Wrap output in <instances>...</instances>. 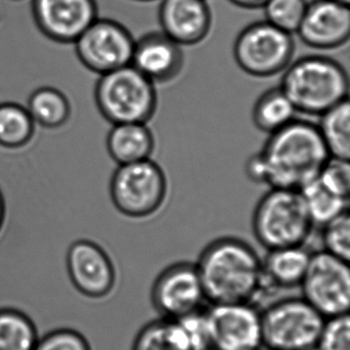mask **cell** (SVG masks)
Returning <instances> with one entry per match:
<instances>
[{
    "label": "cell",
    "instance_id": "1",
    "mask_svg": "<svg viewBox=\"0 0 350 350\" xmlns=\"http://www.w3.org/2000/svg\"><path fill=\"white\" fill-rule=\"evenodd\" d=\"M196 265L212 305L252 303L266 288L261 258L237 237H220L208 243Z\"/></svg>",
    "mask_w": 350,
    "mask_h": 350
},
{
    "label": "cell",
    "instance_id": "2",
    "mask_svg": "<svg viewBox=\"0 0 350 350\" xmlns=\"http://www.w3.org/2000/svg\"><path fill=\"white\" fill-rule=\"evenodd\" d=\"M260 157L270 188L299 190L321 173L331 157L317 124L295 118L270 134Z\"/></svg>",
    "mask_w": 350,
    "mask_h": 350
},
{
    "label": "cell",
    "instance_id": "3",
    "mask_svg": "<svg viewBox=\"0 0 350 350\" xmlns=\"http://www.w3.org/2000/svg\"><path fill=\"white\" fill-rule=\"evenodd\" d=\"M280 89L297 112L321 116L348 99L349 81L341 64L325 56H306L286 68Z\"/></svg>",
    "mask_w": 350,
    "mask_h": 350
},
{
    "label": "cell",
    "instance_id": "4",
    "mask_svg": "<svg viewBox=\"0 0 350 350\" xmlns=\"http://www.w3.org/2000/svg\"><path fill=\"white\" fill-rule=\"evenodd\" d=\"M252 227L260 245L271 251L304 245L314 226L298 190L270 188L256 206Z\"/></svg>",
    "mask_w": 350,
    "mask_h": 350
},
{
    "label": "cell",
    "instance_id": "5",
    "mask_svg": "<svg viewBox=\"0 0 350 350\" xmlns=\"http://www.w3.org/2000/svg\"><path fill=\"white\" fill-rule=\"evenodd\" d=\"M95 101L102 116L112 124H147L157 107L155 83L132 65L100 75Z\"/></svg>",
    "mask_w": 350,
    "mask_h": 350
},
{
    "label": "cell",
    "instance_id": "6",
    "mask_svg": "<svg viewBox=\"0 0 350 350\" xmlns=\"http://www.w3.org/2000/svg\"><path fill=\"white\" fill-rule=\"evenodd\" d=\"M325 321L302 297L276 301L261 312L262 345L268 350H315Z\"/></svg>",
    "mask_w": 350,
    "mask_h": 350
},
{
    "label": "cell",
    "instance_id": "7",
    "mask_svg": "<svg viewBox=\"0 0 350 350\" xmlns=\"http://www.w3.org/2000/svg\"><path fill=\"white\" fill-rule=\"evenodd\" d=\"M110 198L116 210L133 219L147 218L163 206L167 181L152 159L118 165L110 181Z\"/></svg>",
    "mask_w": 350,
    "mask_h": 350
},
{
    "label": "cell",
    "instance_id": "8",
    "mask_svg": "<svg viewBox=\"0 0 350 350\" xmlns=\"http://www.w3.org/2000/svg\"><path fill=\"white\" fill-rule=\"evenodd\" d=\"M295 52L292 34L267 21L255 22L241 30L233 46L235 62L243 72L270 77L286 70Z\"/></svg>",
    "mask_w": 350,
    "mask_h": 350
},
{
    "label": "cell",
    "instance_id": "9",
    "mask_svg": "<svg viewBox=\"0 0 350 350\" xmlns=\"http://www.w3.org/2000/svg\"><path fill=\"white\" fill-rule=\"evenodd\" d=\"M300 288L302 298L325 319L347 314L350 305L348 262L323 250L311 254Z\"/></svg>",
    "mask_w": 350,
    "mask_h": 350
},
{
    "label": "cell",
    "instance_id": "10",
    "mask_svg": "<svg viewBox=\"0 0 350 350\" xmlns=\"http://www.w3.org/2000/svg\"><path fill=\"white\" fill-rule=\"evenodd\" d=\"M135 42L122 24L98 18L75 42V53L85 68L103 75L131 65Z\"/></svg>",
    "mask_w": 350,
    "mask_h": 350
},
{
    "label": "cell",
    "instance_id": "11",
    "mask_svg": "<svg viewBox=\"0 0 350 350\" xmlns=\"http://www.w3.org/2000/svg\"><path fill=\"white\" fill-rule=\"evenodd\" d=\"M196 263L177 262L163 269L151 288V302L163 319L179 321L202 311L206 302Z\"/></svg>",
    "mask_w": 350,
    "mask_h": 350
},
{
    "label": "cell",
    "instance_id": "12",
    "mask_svg": "<svg viewBox=\"0 0 350 350\" xmlns=\"http://www.w3.org/2000/svg\"><path fill=\"white\" fill-rule=\"evenodd\" d=\"M204 315L211 350L261 347V312L252 303L212 305Z\"/></svg>",
    "mask_w": 350,
    "mask_h": 350
},
{
    "label": "cell",
    "instance_id": "13",
    "mask_svg": "<svg viewBox=\"0 0 350 350\" xmlns=\"http://www.w3.org/2000/svg\"><path fill=\"white\" fill-rule=\"evenodd\" d=\"M34 23L49 40L75 44L98 19L96 0H31Z\"/></svg>",
    "mask_w": 350,
    "mask_h": 350
},
{
    "label": "cell",
    "instance_id": "14",
    "mask_svg": "<svg viewBox=\"0 0 350 350\" xmlns=\"http://www.w3.org/2000/svg\"><path fill=\"white\" fill-rule=\"evenodd\" d=\"M66 266L73 286L87 298H105L116 288V269L113 261L95 241H75L67 252Z\"/></svg>",
    "mask_w": 350,
    "mask_h": 350
},
{
    "label": "cell",
    "instance_id": "15",
    "mask_svg": "<svg viewBox=\"0 0 350 350\" xmlns=\"http://www.w3.org/2000/svg\"><path fill=\"white\" fill-rule=\"evenodd\" d=\"M296 33L317 50H333L343 46L350 36L349 5L336 0H313L308 3Z\"/></svg>",
    "mask_w": 350,
    "mask_h": 350
},
{
    "label": "cell",
    "instance_id": "16",
    "mask_svg": "<svg viewBox=\"0 0 350 350\" xmlns=\"http://www.w3.org/2000/svg\"><path fill=\"white\" fill-rule=\"evenodd\" d=\"M161 31L179 46L200 44L210 33L212 13L206 0H161Z\"/></svg>",
    "mask_w": 350,
    "mask_h": 350
},
{
    "label": "cell",
    "instance_id": "17",
    "mask_svg": "<svg viewBox=\"0 0 350 350\" xmlns=\"http://www.w3.org/2000/svg\"><path fill=\"white\" fill-rule=\"evenodd\" d=\"M131 65L152 83H169L183 69V51L163 32H149L135 42Z\"/></svg>",
    "mask_w": 350,
    "mask_h": 350
},
{
    "label": "cell",
    "instance_id": "18",
    "mask_svg": "<svg viewBox=\"0 0 350 350\" xmlns=\"http://www.w3.org/2000/svg\"><path fill=\"white\" fill-rule=\"evenodd\" d=\"M154 147V136L143 122L113 124L107 137L108 153L118 165L150 159Z\"/></svg>",
    "mask_w": 350,
    "mask_h": 350
},
{
    "label": "cell",
    "instance_id": "19",
    "mask_svg": "<svg viewBox=\"0 0 350 350\" xmlns=\"http://www.w3.org/2000/svg\"><path fill=\"white\" fill-rule=\"evenodd\" d=\"M311 253L303 245L268 251L262 260L266 288H295L300 286Z\"/></svg>",
    "mask_w": 350,
    "mask_h": 350
},
{
    "label": "cell",
    "instance_id": "20",
    "mask_svg": "<svg viewBox=\"0 0 350 350\" xmlns=\"http://www.w3.org/2000/svg\"><path fill=\"white\" fill-rule=\"evenodd\" d=\"M132 350H194L179 321L155 319L146 323L135 338Z\"/></svg>",
    "mask_w": 350,
    "mask_h": 350
},
{
    "label": "cell",
    "instance_id": "21",
    "mask_svg": "<svg viewBox=\"0 0 350 350\" xmlns=\"http://www.w3.org/2000/svg\"><path fill=\"white\" fill-rule=\"evenodd\" d=\"M319 134L331 159L349 161L350 157V104L341 102L321 116Z\"/></svg>",
    "mask_w": 350,
    "mask_h": 350
},
{
    "label": "cell",
    "instance_id": "22",
    "mask_svg": "<svg viewBox=\"0 0 350 350\" xmlns=\"http://www.w3.org/2000/svg\"><path fill=\"white\" fill-rule=\"evenodd\" d=\"M296 113V108L278 87L268 90L258 98L252 118L258 130L270 135L292 122Z\"/></svg>",
    "mask_w": 350,
    "mask_h": 350
},
{
    "label": "cell",
    "instance_id": "23",
    "mask_svg": "<svg viewBox=\"0 0 350 350\" xmlns=\"http://www.w3.org/2000/svg\"><path fill=\"white\" fill-rule=\"evenodd\" d=\"M26 108L36 124L50 130L64 126L71 116L70 102L60 90L53 87L36 90Z\"/></svg>",
    "mask_w": 350,
    "mask_h": 350
},
{
    "label": "cell",
    "instance_id": "24",
    "mask_svg": "<svg viewBox=\"0 0 350 350\" xmlns=\"http://www.w3.org/2000/svg\"><path fill=\"white\" fill-rule=\"evenodd\" d=\"M298 191L302 196L313 226L323 227L348 211L349 198L336 193L323 185L317 177Z\"/></svg>",
    "mask_w": 350,
    "mask_h": 350
},
{
    "label": "cell",
    "instance_id": "25",
    "mask_svg": "<svg viewBox=\"0 0 350 350\" xmlns=\"http://www.w3.org/2000/svg\"><path fill=\"white\" fill-rule=\"evenodd\" d=\"M38 339V327L25 312L0 308V350H33Z\"/></svg>",
    "mask_w": 350,
    "mask_h": 350
},
{
    "label": "cell",
    "instance_id": "26",
    "mask_svg": "<svg viewBox=\"0 0 350 350\" xmlns=\"http://www.w3.org/2000/svg\"><path fill=\"white\" fill-rule=\"evenodd\" d=\"M36 122L27 108L13 102L0 103V146L19 149L32 140Z\"/></svg>",
    "mask_w": 350,
    "mask_h": 350
},
{
    "label": "cell",
    "instance_id": "27",
    "mask_svg": "<svg viewBox=\"0 0 350 350\" xmlns=\"http://www.w3.org/2000/svg\"><path fill=\"white\" fill-rule=\"evenodd\" d=\"M307 5L306 0H268L263 7L265 21L282 31L294 33L302 22Z\"/></svg>",
    "mask_w": 350,
    "mask_h": 350
},
{
    "label": "cell",
    "instance_id": "28",
    "mask_svg": "<svg viewBox=\"0 0 350 350\" xmlns=\"http://www.w3.org/2000/svg\"><path fill=\"white\" fill-rule=\"evenodd\" d=\"M323 251L349 262L350 218L349 212L343 213L323 227Z\"/></svg>",
    "mask_w": 350,
    "mask_h": 350
},
{
    "label": "cell",
    "instance_id": "29",
    "mask_svg": "<svg viewBox=\"0 0 350 350\" xmlns=\"http://www.w3.org/2000/svg\"><path fill=\"white\" fill-rule=\"evenodd\" d=\"M315 350H350L349 314L325 319Z\"/></svg>",
    "mask_w": 350,
    "mask_h": 350
},
{
    "label": "cell",
    "instance_id": "30",
    "mask_svg": "<svg viewBox=\"0 0 350 350\" xmlns=\"http://www.w3.org/2000/svg\"><path fill=\"white\" fill-rule=\"evenodd\" d=\"M33 350H92V347L81 332L59 327L40 338Z\"/></svg>",
    "mask_w": 350,
    "mask_h": 350
},
{
    "label": "cell",
    "instance_id": "31",
    "mask_svg": "<svg viewBox=\"0 0 350 350\" xmlns=\"http://www.w3.org/2000/svg\"><path fill=\"white\" fill-rule=\"evenodd\" d=\"M319 181L333 190L339 196L349 198L350 192V167L349 161L329 159L321 173L317 176Z\"/></svg>",
    "mask_w": 350,
    "mask_h": 350
},
{
    "label": "cell",
    "instance_id": "32",
    "mask_svg": "<svg viewBox=\"0 0 350 350\" xmlns=\"http://www.w3.org/2000/svg\"><path fill=\"white\" fill-rule=\"evenodd\" d=\"M245 173L255 183L265 184V170L259 152L250 157L245 165Z\"/></svg>",
    "mask_w": 350,
    "mask_h": 350
},
{
    "label": "cell",
    "instance_id": "33",
    "mask_svg": "<svg viewBox=\"0 0 350 350\" xmlns=\"http://www.w3.org/2000/svg\"><path fill=\"white\" fill-rule=\"evenodd\" d=\"M232 5L245 10L263 9L268 0H229Z\"/></svg>",
    "mask_w": 350,
    "mask_h": 350
},
{
    "label": "cell",
    "instance_id": "34",
    "mask_svg": "<svg viewBox=\"0 0 350 350\" xmlns=\"http://www.w3.org/2000/svg\"><path fill=\"white\" fill-rule=\"evenodd\" d=\"M7 218V204H5V196L0 190V232L3 230Z\"/></svg>",
    "mask_w": 350,
    "mask_h": 350
},
{
    "label": "cell",
    "instance_id": "35",
    "mask_svg": "<svg viewBox=\"0 0 350 350\" xmlns=\"http://www.w3.org/2000/svg\"><path fill=\"white\" fill-rule=\"evenodd\" d=\"M336 1H340V3H346V5H349L350 0H336Z\"/></svg>",
    "mask_w": 350,
    "mask_h": 350
},
{
    "label": "cell",
    "instance_id": "36",
    "mask_svg": "<svg viewBox=\"0 0 350 350\" xmlns=\"http://www.w3.org/2000/svg\"><path fill=\"white\" fill-rule=\"evenodd\" d=\"M136 1H142V3H149V1H155V0H136Z\"/></svg>",
    "mask_w": 350,
    "mask_h": 350
},
{
    "label": "cell",
    "instance_id": "37",
    "mask_svg": "<svg viewBox=\"0 0 350 350\" xmlns=\"http://www.w3.org/2000/svg\"><path fill=\"white\" fill-rule=\"evenodd\" d=\"M13 1H21V0H13Z\"/></svg>",
    "mask_w": 350,
    "mask_h": 350
},
{
    "label": "cell",
    "instance_id": "38",
    "mask_svg": "<svg viewBox=\"0 0 350 350\" xmlns=\"http://www.w3.org/2000/svg\"><path fill=\"white\" fill-rule=\"evenodd\" d=\"M255 350H260V348H259V349H255Z\"/></svg>",
    "mask_w": 350,
    "mask_h": 350
}]
</instances>
